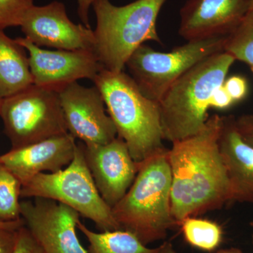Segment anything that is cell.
<instances>
[{
  "label": "cell",
  "mask_w": 253,
  "mask_h": 253,
  "mask_svg": "<svg viewBox=\"0 0 253 253\" xmlns=\"http://www.w3.org/2000/svg\"><path fill=\"white\" fill-rule=\"evenodd\" d=\"M221 116L208 118L197 134L172 143L168 157L172 174L171 208L176 226L186 218L233 202L218 144Z\"/></svg>",
  "instance_id": "1"
},
{
  "label": "cell",
  "mask_w": 253,
  "mask_h": 253,
  "mask_svg": "<svg viewBox=\"0 0 253 253\" xmlns=\"http://www.w3.org/2000/svg\"><path fill=\"white\" fill-rule=\"evenodd\" d=\"M168 149L138 163L134 182L123 199L112 208L121 229L131 232L144 245L164 239L176 224L172 214V174Z\"/></svg>",
  "instance_id": "2"
},
{
  "label": "cell",
  "mask_w": 253,
  "mask_h": 253,
  "mask_svg": "<svg viewBox=\"0 0 253 253\" xmlns=\"http://www.w3.org/2000/svg\"><path fill=\"white\" fill-rule=\"evenodd\" d=\"M236 60L225 51L213 54L184 73L158 102L164 140L181 141L199 133L208 121L210 101Z\"/></svg>",
  "instance_id": "3"
},
{
  "label": "cell",
  "mask_w": 253,
  "mask_h": 253,
  "mask_svg": "<svg viewBox=\"0 0 253 253\" xmlns=\"http://www.w3.org/2000/svg\"><path fill=\"white\" fill-rule=\"evenodd\" d=\"M92 82L102 95L118 137L136 163L166 148L159 105L141 92L130 76L104 68Z\"/></svg>",
  "instance_id": "4"
},
{
  "label": "cell",
  "mask_w": 253,
  "mask_h": 253,
  "mask_svg": "<svg viewBox=\"0 0 253 253\" xmlns=\"http://www.w3.org/2000/svg\"><path fill=\"white\" fill-rule=\"evenodd\" d=\"M167 0H136L118 6L110 0H95L96 18L93 47L104 69L122 72L131 54L146 41L161 42L156 23Z\"/></svg>",
  "instance_id": "5"
},
{
  "label": "cell",
  "mask_w": 253,
  "mask_h": 253,
  "mask_svg": "<svg viewBox=\"0 0 253 253\" xmlns=\"http://www.w3.org/2000/svg\"><path fill=\"white\" fill-rule=\"evenodd\" d=\"M21 197L41 198L66 205L102 231L121 229L112 208L96 188L81 144H78L73 161L66 168L56 172L41 173L23 184Z\"/></svg>",
  "instance_id": "6"
},
{
  "label": "cell",
  "mask_w": 253,
  "mask_h": 253,
  "mask_svg": "<svg viewBox=\"0 0 253 253\" xmlns=\"http://www.w3.org/2000/svg\"><path fill=\"white\" fill-rule=\"evenodd\" d=\"M0 117L11 149L68 133L59 92L34 84L4 98Z\"/></svg>",
  "instance_id": "7"
},
{
  "label": "cell",
  "mask_w": 253,
  "mask_h": 253,
  "mask_svg": "<svg viewBox=\"0 0 253 253\" xmlns=\"http://www.w3.org/2000/svg\"><path fill=\"white\" fill-rule=\"evenodd\" d=\"M226 37L187 41L167 53L143 44L131 54L126 67L141 92L158 103L168 88L195 65L224 51Z\"/></svg>",
  "instance_id": "8"
},
{
  "label": "cell",
  "mask_w": 253,
  "mask_h": 253,
  "mask_svg": "<svg viewBox=\"0 0 253 253\" xmlns=\"http://www.w3.org/2000/svg\"><path fill=\"white\" fill-rule=\"evenodd\" d=\"M25 226L44 253H89L78 239L79 213L52 200L21 202Z\"/></svg>",
  "instance_id": "9"
},
{
  "label": "cell",
  "mask_w": 253,
  "mask_h": 253,
  "mask_svg": "<svg viewBox=\"0 0 253 253\" xmlns=\"http://www.w3.org/2000/svg\"><path fill=\"white\" fill-rule=\"evenodd\" d=\"M68 133L85 146L104 145L117 137L112 119L106 113L102 95L96 86L86 87L78 82L59 92Z\"/></svg>",
  "instance_id": "10"
},
{
  "label": "cell",
  "mask_w": 253,
  "mask_h": 253,
  "mask_svg": "<svg viewBox=\"0 0 253 253\" xmlns=\"http://www.w3.org/2000/svg\"><path fill=\"white\" fill-rule=\"evenodd\" d=\"M28 51L33 84L59 92L78 80L91 81L104 69L92 49H43L26 38H16Z\"/></svg>",
  "instance_id": "11"
},
{
  "label": "cell",
  "mask_w": 253,
  "mask_h": 253,
  "mask_svg": "<svg viewBox=\"0 0 253 253\" xmlns=\"http://www.w3.org/2000/svg\"><path fill=\"white\" fill-rule=\"evenodd\" d=\"M20 27L25 38L36 45L61 50L92 49L94 31L71 21L63 3L53 1L33 6L25 15Z\"/></svg>",
  "instance_id": "12"
},
{
  "label": "cell",
  "mask_w": 253,
  "mask_h": 253,
  "mask_svg": "<svg viewBox=\"0 0 253 253\" xmlns=\"http://www.w3.org/2000/svg\"><path fill=\"white\" fill-rule=\"evenodd\" d=\"M86 164L101 197L113 208L134 182L139 166L126 143L116 137L104 145L84 146Z\"/></svg>",
  "instance_id": "13"
},
{
  "label": "cell",
  "mask_w": 253,
  "mask_h": 253,
  "mask_svg": "<svg viewBox=\"0 0 253 253\" xmlns=\"http://www.w3.org/2000/svg\"><path fill=\"white\" fill-rule=\"evenodd\" d=\"M249 11V0H188L180 10L179 33L187 41L228 36Z\"/></svg>",
  "instance_id": "14"
},
{
  "label": "cell",
  "mask_w": 253,
  "mask_h": 253,
  "mask_svg": "<svg viewBox=\"0 0 253 253\" xmlns=\"http://www.w3.org/2000/svg\"><path fill=\"white\" fill-rule=\"evenodd\" d=\"M76 139L69 133L23 147L0 156V163L14 174L22 185L41 173L58 172L74 158Z\"/></svg>",
  "instance_id": "15"
},
{
  "label": "cell",
  "mask_w": 253,
  "mask_h": 253,
  "mask_svg": "<svg viewBox=\"0 0 253 253\" xmlns=\"http://www.w3.org/2000/svg\"><path fill=\"white\" fill-rule=\"evenodd\" d=\"M218 144L232 201L253 204V147L240 135L234 116H221Z\"/></svg>",
  "instance_id": "16"
},
{
  "label": "cell",
  "mask_w": 253,
  "mask_h": 253,
  "mask_svg": "<svg viewBox=\"0 0 253 253\" xmlns=\"http://www.w3.org/2000/svg\"><path fill=\"white\" fill-rule=\"evenodd\" d=\"M26 49L0 30V96L8 97L33 84Z\"/></svg>",
  "instance_id": "17"
},
{
  "label": "cell",
  "mask_w": 253,
  "mask_h": 253,
  "mask_svg": "<svg viewBox=\"0 0 253 253\" xmlns=\"http://www.w3.org/2000/svg\"><path fill=\"white\" fill-rule=\"evenodd\" d=\"M78 229L85 236L89 242V253H153L155 249L146 245L129 231H105L96 233L78 221Z\"/></svg>",
  "instance_id": "18"
},
{
  "label": "cell",
  "mask_w": 253,
  "mask_h": 253,
  "mask_svg": "<svg viewBox=\"0 0 253 253\" xmlns=\"http://www.w3.org/2000/svg\"><path fill=\"white\" fill-rule=\"evenodd\" d=\"M180 226L186 243L196 249L212 252L222 242V229L214 221L190 217L186 218Z\"/></svg>",
  "instance_id": "19"
},
{
  "label": "cell",
  "mask_w": 253,
  "mask_h": 253,
  "mask_svg": "<svg viewBox=\"0 0 253 253\" xmlns=\"http://www.w3.org/2000/svg\"><path fill=\"white\" fill-rule=\"evenodd\" d=\"M21 188L22 184L18 178L0 163V222L21 219Z\"/></svg>",
  "instance_id": "20"
},
{
  "label": "cell",
  "mask_w": 253,
  "mask_h": 253,
  "mask_svg": "<svg viewBox=\"0 0 253 253\" xmlns=\"http://www.w3.org/2000/svg\"><path fill=\"white\" fill-rule=\"evenodd\" d=\"M224 51L253 67V9L250 10L237 28L226 37Z\"/></svg>",
  "instance_id": "21"
},
{
  "label": "cell",
  "mask_w": 253,
  "mask_h": 253,
  "mask_svg": "<svg viewBox=\"0 0 253 253\" xmlns=\"http://www.w3.org/2000/svg\"><path fill=\"white\" fill-rule=\"evenodd\" d=\"M34 0H0V30L20 26Z\"/></svg>",
  "instance_id": "22"
},
{
  "label": "cell",
  "mask_w": 253,
  "mask_h": 253,
  "mask_svg": "<svg viewBox=\"0 0 253 253\" xmlns=\"http://www.w3.org/2000/svg\"><path fill=\"white\" fill-rule=\"evenodd\" d=\"M14 253H44L26 226L18 230L17 242Z\"/></svg>",
  "instance_id": "23"
},
{
  "label": "cell",
  "mask_w": 253,
  "mask_h": 253,
  "mask_svg": "<svg viewBox=\"0 0 253 253\" xmlns=\"http://www.w3.org/2000/svg\"><path fill=\"white\" fill-rule=\"evenodd\" d=\"M223 86L234 102L244 99L249 91L247 81L241 76H233L227 78Z\"/></svg>",
  "instance_id": "24"
},
{
  "label": "cell",
  "mask_w": 253,
  "mask_h": 253,
  "mask_svg": "<svg viewBox=\"0 0 253 253\" xmlns=\"http://www.w3.org/2000/svg\"><path fill=\"white\" fill-rule=\"evenodd\" d=\"M236 125L241 137L253 147V114H244L236 118Z\"/></svg>",
  "instance_id": "25"
},
{
  "label": "cell",
  "mask_w": 253,
  "mask_h": 253,
  "mask_svg": "<svg viewBox=\"0 0 253 253\" xmlns=\"http://www.w3.org/2000/svg\"><path fill=\"white\" fill-rule=\"evenodd\" d=\"M18 230V229L0 227V253H14L17 242Z\"/></svg>",
  "instance_id": "26"
},
{
  "label": "cell",
  "mask_w": 253,
  "mask_h": 253,
  "mask_svg": "<svg viewBox=\"0 0 253 253\" xmlns=\"http://www.w3.org/2000/svg\"><path fill=\"white\" fill-rule=\"evenodd\" d=\"M234 101L222 85L218 87L213 93L210 101V107L218 109H226L230 107Z\"/></svg>",
  "instance_id": "27"
},
{
  "label": "cell",
  "mask_w": 253,
  "mask_h": 253,
  "mask_svg": "<svg viewBox=\"0 0 253 253\" xmlns=\"http://www.w3.org/2000/svg\"><path fill=\"white\" fill-rule=\"evenodd\" d=\"M95 0H77L78 14L83 25L90 28L89 23V9Z\"/></svg>",
  "instance_id": "28"
},
{
  "label": "cell",
  "mask_w": 253,
  "mask_h": 253,
  "mask_svg": "<svg viewBox=\"0 0 253 253\" xmlns=\"http://www.w3.org/2000/svg\"><path fill=\"white\" fill-rule=\"evenodd\" d=\"M153 253H178L173 248L172 245L169 242H166L154 249Z\"/></svg>",
  "instance_id": "29"
},
{
  "label": "cell",
  "mask_w": 253,
  "mask_h": 253,
  "mask_svg": "<svg viewBox=\"0 0 253 253\" xmlns=\"http://www.w3.org/2000/svg\"><path fill=\"white\" fill-rule=\"evenodd\" d=\"M23 225H25V222L22 218L19 220L11 221V222H0V227L9 228V229H18Z\"/></svg>",
  "instance_id": "30"
},
{
  "label": "cell",
  "mask_w": 253,
  "mask_h": 253,
  "mask_svg": "<svg viewBox=\"0 0 253 253\" xmlns=\"http://www.w3.org/2000/svg\"><path fill=\"white\" fill-rule=\"evenodd\" d=\"M216 253H243L242 251L236 249H229L221 250Z\"/></svg>",
  "instance_id": "31"
},
{
  "label": "cell",
  "mask_w": 253,
  "mask_h": 253,
  "mask_svg": "<svg viewBox=\"0 0 253 253\" xmlns=\"http://www.w3.org/2000/svg\"><path fill=\"white\" fill-rule=\"evenodd\" d=\"M250 1V10L253 9V0H249Z\"/></svg>",
  "instance_id": "32"
},
{
  "label": "cell",
  "mask_w": 253,
  "mask_h": 253,
  "mask_svg": "<svg viewBox=\"0 0 253 253\" xmlns=\"http://www.w3.org/2000/svg\"><path fill=\"white\" fill-rule=\"evenodd\" d=\"M2 100H3V98L1 97V96H0V108H1V103H2Z\"/></svg>",
  "instance_id": "33"
},
{
  "label": "cell",
  "mask_w": 253,
  "mask_h": 253,
  "mask_svg": "<svg viewBox=\"0 0 253 253\" xmlns=\"http://www.w3.org/2000/svg\"><path fill=\"white\" fill-rule=\"evenodd\" d=\"M251 226H252L253 228V220L252 222H251ZM252 239H253V236H252Z\"/></svg>",
  "instance_id": "34"
},
{
  "label": "cell",
  "mask_w": 253,
  "mask_h": 253,
  "mask_svg": "<svg viewBox=\"0 0 253 253\" xmlns=\"http://www.w3.org/2000/svg\"><path fill=\"white\" fill-rule=\"evenodd\" d=\"M251 70H252L253 73V67L251 68Z\"/></svg>",
  "instance_id": "35"
}]
</instances>
